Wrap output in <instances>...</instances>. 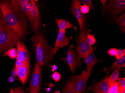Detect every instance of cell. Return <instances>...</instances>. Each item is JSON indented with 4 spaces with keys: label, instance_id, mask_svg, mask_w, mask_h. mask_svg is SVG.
Instances as JSON below:
<instances>
[{
    "label": "cell",
    "instance_id": "d6986e66",
    "mask_svg": "<svg viewBox=\"0 0 125 93\" xmlns=\"http://www.w3.org/2000/svg\"><path fill=\"white\" fill-rule=\"evenodd\" d=\"M115 23L122 30L123 32H125V12L115 21Z\"/></svg>",
    "mask_w": 125,
    "mask_h": 93
},
{
    "label": "cell",
    "instance_id": "d590c367",
    "mask_svg": "<svg viewBox=\"0 0 125 93\" xmlns=\"http://www.w3.org/2000/svg\"><path fill=\"white\" fill-rule=\"evenodd\" d=\"M52 72H54L55 70L57 69V67L55 65H54L53 66H52Z\"/></svg>",
    "mask_w": 125,
    "mask_h": 93
},
{
    "label": "cell",
    "instance_id": "cb8c5ba5",
    "mask_svg": "<svg viewBox=\"0 0 125 93\" xmlns=\"http://www.w3.org/2000/svg\"><path fill=\"white\" fill-rule=\"evenodd\" d=\"M117 84L118 87L124 90H125V77H118L117 80Z\"/></svg>",
    "mask_w": 125,
    "mask_h": 93
},
{
    "label": "cell",
    "instance_id": "f546056e",
    "mask_svg": "<svg viewBox=\"0 0 125 93\" xmlns=\"http://www.w3.org/2000/svg\"><path fill=\"white\" fill-rule=\"evenodd\" d=\"M23 91L21 87L12 89L10 91V93H23Z\"/></svg>",
    "mask_w": 125,
    "mask_h": 93
},
{
    "label": "cell",
    "instance_id": "7402d4cb",
    "mask_svg": "<svg viewBox=\"0 0 125 93\" xmlns=\"http://www.w3.org/2000/svg\"><path fill=\"white\" fill-rule=\"evenodd\" d=\"M5 55L8 56L11 59H15L17 58V49L15 48H11L6 52Z\"/></svg>",
    "mask_w": 125,
    "mask_h": 93
},
{
    "label": "cell",
    "instance_id": "7bdbcfd3",
    "mask_svg": "<svg viewBox=\"0 0 125 93\" xmlns=\"http://www.w3.org/2000/svg\"></svg>",
    "mask_w": 125,
    "mask_h": 93
},
{
    "label": "cell",
    "instance_id": "4316f807",
    "mask_svg": "<svg viewBox=\"0 0 125 93\" xmlns=\"http://www.w3.org/2000/svg\"><path fill=\"white\" fill-rule=\"evenodd\" d=\"M80 10L82 14L85 15V14H87L90 11V8L87 5H83L81 6Z\"/></svg>",
    "mask_w": 125,
    "mask_h": 93
},
{
    "label": "cell",
    "instance_id": "30bf717a",
    "mask_svg": "<svg viewBox=\"0 0 125 93\" xmlns=\"http://www.w3.org/2000/svg\"><path fill=\"white\" fill-rule=\"evenodd\" d=\"M81 3L80 1L77 0H73L72 1L71 10L72 14L74 15L78 22L80 31L85 26L86 21V16L82 14L81 11Z\"/></svg>",
    "mask_w": 125,
    "mask_h": 93
},
{
    "label": "cell",
    "instance_id": "836d02e7",
    "mask_svg": "<svg viewBox=\"0 0 125 93\" xmlns=\"http://www.w3.org/2000/svg\"><path fill=\"white\" fill-rule=\"evenodd\" d=\"M12 76L14 77H16L18 76V73H17V71L16 70L15 68L12 71Z\"/></svg>",
    "mask_w": 125,
    "mask_h": 93
},
{
    "label": "cell",
    "instance_id": "ba28073f",
    "mask_svg": "<svg viewBox=\"0 0 125 93\" xmlns=\"http://www.w3.org/2000/svg\"><path fill=\"white\" fill-rule=\"evenodd\" d=\"M102 9L104 12H107L114 18L124 11L125 9L124 0H110L108 5H105Z\"/></svg>",
    "mask_w": 125,
    "mask_h": 93
},
{
    "label": "cell",
    "instance_id": "ee69618b",
    "mask_svg": "<svg viewBox=\"0 0 125 93\" xmlns=\"http://www.w3.org/2000/svg\"></svg>",
    "mask_w": 125,
    "mask_h": 93
},
{
    "label": "cell",
    "instance_id": "3957f363",
    "mask_svg": "<svg viewBox=\"0 0 125 93\" xmlns=\"http://www.w3.org/2000/svg\"><path fill=\"white\" fill-rule=\"evenodd\" d=\"M3 21V31L0 36V52L12 48L19 40L16 34Z\"/></svg>",
    "mask_w": 125,
    "mask_h": 93
},
{
    "label": "cell",
    "instance_id": "2e32d148",
    "mask_svg": "<svg viewBox=\"0 0 125 93\" xmlns=\"http://www.w3.org/2000/svg\"><path fill=\"white\" fill-rule=\"evenodd\" d=\"M20 9L23 12L26 17L28 16L31 9V5L34 0H14Z\"/></svg>",
    "mask_w": 125,
    "mask_h": 93
},
{
    "label": "cell",
    "instance_id": "d6a6232c",
    "mask_svg": "<svg viewBox=\"0 0 125 93\" xmlns=\"http://www.w3.org/2000/svg\"><path fill=\"white\" fill-rule=\"evenodd\" d=\"M3 30V19L0 20V36L2 33Z\"/></svg>",
    "mask_w": 125,
    "mask_h": 93
},
{
    "label": "cell",
    "instance_id": "ffe728a7",
    "mask_svg": "<svg viewBox=\"0 0 125 93\" xmlns=\"http://www.w3.org/2000/svg\"><path fill=\"white\" fill-rule=\"evenodd\" d=\"M62 93H75L72 84L69 80L65 85Z\"/></svg>",
    "mask_w": 125,
    "mask_h": 93
},
{
    "label": "cell",
    "instance_id": "277c9868",
    "mask_svg": "<svg viewBox=\"0 0 125 93\" xmlns=\"http://www.w3.org/2000/svg\"><path fill=\"white\" fill-rule=\"evenodd\" d=\"M88 34L89 30L87 27L85 26L80 31L77 46L75 50L80 59L83 58L84 55L93 49L92 46L88 44L87 40V36Z\"/></svg>",
    "mask_w": 125,
    "mask_h": 93
},
{
    "label": "cell",
    "instance_id": "52a82bcc",
    "mask_svg": "<svg viewBox=\"0 0 125 93\" xmlns=\"http://www.w3.org/2000/svg\"><path fill=\"white\" fill-rule=\"evenodd\" d=\"M74 49L75 46L74 45H70L69 49L67 50L66 57L62 59V60L69 65L71 72L72 73L75 72L76 69L82 65V63L80 61V58L76 53Z\"/></svg>",
    "mask_w": 125,
    "mask_h": 93
},
{
    "label": "cell",
    "instance_id": "4fadbf2b",
    "mask_svg": "<svg viewBox=\"0 0 125 93\" xmlns=\"http://www.w3.org/2000/svg\"><path fill=\"white\" fill-rule=\"evenodd\" d=\"M87 66V71H92L94 66L99 62V60L94 55L93 49L91 50L83 57Z\"/></svg>",
    "mask_w": 125,
    "mask_h": 93
},
{
    "label": "cell",
    "instance_id": "b9f144b4",
    "mask_svg": "<svg viewBox=\"0 0 125 93\" xmlns=\"http://www.w3.org/2000/svg\"></svg>",
    "mask_w": 125,
    "mask_h": 93
},
{
    "label": "cell",
    "instance_id": "60d3db41",
    "mask_svg": "<svg viewBox=\"0 0 125 93\" xmlns=\"http://www.w3.org/2000/svg\"><path fill=\"white\" fill-rule=\"evenodd\" d=\"M23 93H26V92H24L23 91Z\"/></svg>",
    "mask_w": 125,
    "mask_h": 93
},
{
    "label": "cell",
    "instance_id": "f1b7e54d",
    "mask_svg": "<svg viewBox=\"0 0 125 93\" xmlns=\"http://www.w3.org/2000/svg\"><path fill=\"white\" fill-rule=\"evenodd\" d=\"M118 50L116 48H111L107 51V53L111 57L115 56Z\"/></svg>",
    "mask_w": 125,
    "mask_h": 93
},
{
    "label": "cell",
    "instance_id": "ac0fdd59",
    "mask_svg": "<svg viewBox=\"0 0 125 93\" xmlns=\"http://www.w3.org/2000/svg\"><path fill=\"white\" fill-rule=\"evenodd\" d=\"M55 22L58 25L59 30H66L68 28L73 29L75 31L77 30V27L70 23V22L66 19H55Z\"/></svg>",
    "mask_w": 125,
    "mask_h": 93
},
{
    "label": "cell",
    "instance_id": "6da1fadb",
    "mask_svg": "<svg viewBox=\"0 0 125 93\" xmlns=\"http://www.w3.org/2000/svg\"><path fill=\"white\" fill-rule=\"evenodd\" d=\"M0 9L6 24L20 40L26 34L27 20L23 12L14 2L3 0L0 3Z\"/></svg>",
    "mask_w": 125,
    "mask_h": 93
},
{
    "label": "cell",
    "instance_id": "1f68e13d",
    "mask_svg": "<svg viewBox=\"0 0 125 93\" xmlns=\"http://www.w3.org/2000/svg\"><path fill=\"white\" fill-rule=\"evenodd\" d=\"M26 63H24L20 61L16 60V62H15V68L16 69V70H17V69L23 66Z\"/></svg>",
    "mask_w": 125,
    "mask_h": 93
},
{
    "label": "cell",
    "instance_id": "83f0119b",
    "mask_svg": "<svg viewBox=\"0 0 125 93\" xmlns=\"http://www.w3.org/2000/svg\"><path fill=\"white\" fill-rule=\"evenodd\" d=\"M125 55V50L123 49L122 50H118L117 51V53L115 56L116 59H120V58Z\"/></svg>",
    "mask_w": 125,
    "mask_h": 93
},
{
    "label": "cell",
    "instance_id": "7c38bea8",
    "mask_svg": "<svg viewBox=\"0 0 125 93\" xmlns=\"http://www.w3.org/2000/svg\"><path fill=\"white\" fill-rule=\"evenodd\" d=\"M17 55L16 60L20 61L24 63H30V56L25 45L20 41L17 42Z\"/></svg>",
    "mask_w": 125,
    "mask_h": 93
},
{
    "label": "cell",
    "instance_id": "d4e9b609",
    "mask_svg": "<svg viewBox=\"0 0 125 93\" xmlns=\"http://www.w3.org/2000/svg\"><path fill=\"white\" fill-rule=\"evenodd\" d=\"M87 39L88 44L91 46L95 44V42H96V39L94 37L93 35H91L90 34H87Z\"/></svg>",
    "mask_w": 125,
    "mask_h": 93
},
{
    "label": "cell",
    "instance_id": "484cf974",
    "mask_svg": "<svg viewBox=\"0 0 125 93\" xmlns=\"http://www.w3.org/2000/svg\"><path fill=\"white\" fill-rule=\"evenodd\" d=\"M52 77L55 82H58L61 80V74L59 72H54L52 75Z\"/></svg>",
    "mask_w": 125,
    "mask_h": 93
},
{
    "label": "cell",
    "instance_id": "e575fe53",
    "mask_svg": "<svg viewBox=\"0 0 125 93\" xmlns=\"http://www.w3.org/2000/svg\"><path fill=\"white\" fill-rule=\"evenodd\" d=\"M14 77L12 76H11L10 77H9V78H8L9 82H10V83H12V82H14Z\"/></svg>",
    "mask_w": 125,
    "mask_h": 93
},
{
    "label": "cell",
    "instance_id": "5b68a950",
    "mask_svg": "<svg viewBox=\"0 0 125 93\" xmlns=\"http://www.w3.org/2000/svg\"><path fill=\"white\" fill-rule=\"evenodd\" d=\"M92 71L84 70L79 75L71 77L69 80L72 84L75 93H82L84 91Z\"/></svg>",
    "mask_w": 125,
    "mask_h": 93
},
{
    "label": "cell",
    "instance_id": "9c48e42d",
    "mask_svg": "<svg viewBox=\"0 0 125 93\" xmlns=\"http://www.w3.org/2000/svg\"><path fill=\"white\" fill-rule=\"evenodd\" d=\"M31 27L34 33L38 31L41 26V16L39 10L35 1L33 2L31 9L27 17Z\"/></svg>",
    "mask_w": 125,
    "mask_h": 93
},
{
    "label": "cell",
    "instance_id": "9a60e30c",
    "mask_svg": "<svg viewBox=\"0 0 125 93\" xmlns=\"http://www.w3.org/2000/svg\"><path fill=\"white\" fill-rule=\"evenodd\" d=\"M30 63L25 64L23 66L17 70L18 76L21 82L25 84L28 78L30 72Z\"/></svg>",
    "mask_w": 125,
    "mask_h": 93
},
{
    "label": "cell",
    "instance_id": "7a4b0ae2",
    "mask_svg": "<svg viewBox=\"0 0 125 93\" xmlns=\"http://www.w3.org/2000/svg\"><path fill=\"white\" fill-rule=\"evenodd\" d=\"M31 41L35 49L37 62L42 67H47L59 49L50 45L43 34L39 31L35 33Z\"/></svg>",
    "mask_w": 125,
    "mask_h": 93
},
{
    "label": "cell",
    "instance_id": "4dcf8cb0",
    "mask_svg": "<svg viewBox=\"0 0 125 93\" xmlns=\"http://www.w3.org/2000/svg\"><path fill=\"white\" fill-rule=\"evenodd\" d=\"M81 1L83 4L87 5L89 7H90L92 9H94L92 0H82Z\"/></svg>",
    "mask_w": 125,
    "mask_h": 93
},
{
    "label": "cell",
    "instance_id": "44dd1931",
    "mask_svg": "<svg viewBox=\"0 0 125 93\" xmlns=\"http://www.w3.org/2000/svg\"><path fill=\"white\" fill-rule=\"evenodd\" d=\"M119 75V73L118 70H114L112 75L108 77V79L111 85L116 82L118 79Z\"/></svg>",
    "mask_w": 125,
    "mask_h": 93
},
{
    "label": "cell",
    "instance_id": "8fae6325",
    "mask_svg": "<svg viewBox=\"0 0 125 93\" xmlns=\"http://www.w3.org/2000/svg\"><path fill=\"white\" fill-rule=\"evenodd\" d=\"M108 74L98 82L93 84L88 88V90L95 93H107L111 84L109 81Z\"/></svg>",
    "mask_w": 125,
    "mask_h": 93
},
{
    "label": "cell",
    "instance_id": "74e56055",
    "mask_svg": "<svg viewBox=\"0 0 125 93\" xmlns=\"http://www.w3.org/2000/svg\"><path fill=\"white\" fill-rule=\"evenodd\" d=\"M107 1V0H101V3H102V4H103V5H104L106 4V3Z\"/></svg>",
    "mask_w": 125,
    "mask_h": 93
},
{
    "label": "cell",
    "instance_id": "603a6c76",
    "mask_svg": "<svg viewBox=\"0 0 125 93\" xmlns=\"http://www.w3.org/2000/svg\"><path fill=\"white\" fill-rule=\"evenodd\" d=\"M118 86L116 82L111 85L107 93H118Z\"/></svg>",
    "mask_w": 125,
    "mask_h": 93
},
{
    "label": "cell",
    "instance_id": "8992f818",
    "mask_svg": "<svg viewBox=\"0 0 125 93\" xmlns=\"http://www.w3.org/2000/svg\"><path fill=\"white\" fill-rule=\"evenodd\" d=\"M42 71V66L36 62L32 73L29 87L27 89L30 93H40Z\"/></svg>",
    "mask_w": 125,
    "mask_h": 93
},
{
    "label": "cell",
    "instance_id": "ab89813d",
    "mask_svg": "<svg viewBox=\"0 0 125 93\" xmlns=\"http://www.w3.org/2000/svg\"><path fill=\"white\" fill-rule=\"evenodd\" d=\"M54 93H60V91H55Z\"/></svg>",
    "mask_w": 125,
    "mask_h": 93
},
{
    "label": "cell",
    "instance_id": "e0dca14e",
    "mask_svg": "<svg viewBox=\"0 0 125 93\" xmlns=\"http://www.w3.org/2000/svg\"><path fill=\"white\" fill-rule=\"evenodd\" d=\"M125 67V55L120 59H116L115 63L109 68H105L104 71L107 73H109L111 71L118 70L120 72L123 68Z\"/></svg>",
    "mask_w": 125,
    "mask_h": 93
},
{
    "label": "cell",
    "instance_id": "f35d334b",
    "mask_svg": "<svg viewBox=\"0 0 125 93\" xmlns=\"http://www.w3.org/2000/svg\"><path fill=\"white\" fill-rule=\"evenodd\" d=\"M51 89L50 88H48L46 89V91L47 92H49L50 91H51Z\"/></svg>",
    "mask_w": 125,
    "mask_h": 93
},
{
    "label": "cell",
    "instance_id": "8d00e7d4",
    "mask_svg": "<svg viewBox=\"0 0 125 93\" xmlns=\"http://www.w3.org/2000/svg\"><path fill=\"white\" fill-rule=\"evenodd\" d=\"M123 90L124 89H122L121 88L118 87V93H123Z\"/></svg>",
    "mask_w": 125,
    "mask_h": 93
},
{
    "label": "cell",
    "instance_id": "5bb4252c",
    "mask_svg": "<svg viewBox=\"0 0 125 93\" xmlns=\"http://www.w3.org/2000/svg\"><path fill=\"white\" fill-rule=\"evenodd\" d=\"M65 32V30H59L54 47L59 49L68 45L70 42V38L67 37Z\"/></svg>",
    "mask_w": 125,
    "mask_h": 93
}]
</instances>
